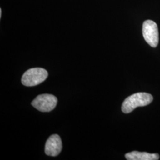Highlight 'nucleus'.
Listing matches in <instances>:
<instances>
[{
    "instance_id": "1",
    "label": "nucleus",
    "mask_w": 160,
    "mask_h": 160,
    "mask_svg": "<svg viewBox=\"0 0 160 160\" xmlns=\"http://www.w3.org/2000/svg\"><path fill=\"white\" fill-rule=\"evenodd\" d=\"M153 97L147 92H137L127 97L122 106V110L125 113H129L138 107H143L152 102Z\"/></svg>"
},
{
    "instance_id": "2",
    "label": "nucleus",
    "mask_w": 160,
    "mask_h": 160,
    "mask_svg": "<svg viewBox=\"0 0 160 160\" xmlns=\"http://www.w3.org/2000/svg\"><path fill=\"white\" fill-rule=\"evenodd\" d=\"M48 76V71L42 68L29 69L23 75L22 82L27 87L39 85L46 80Z\"/></svg>"
},
{
    "instance_id": "3",
    "label": "nucleus",
    "mask_w": 160,
    "mask_h": 160,
    "mask_svg": "<svg viewBox=\"0 0 160 160\" xmlns=\"http://www.w3.org/2000/svg\"><path fill=\"white\" fill-rule=\"evenodd\" d=\"M142 34L149 45L152 48L157 46L159 42V33L157 24L154 22L148 20L143 22Z\"/></svg>"
},
{
    "instance_id": "4",
    "label": "nucleus",
    "mask_w": 160,
    "mask_h": 160,
    "mask_svg": "<svg viewBox=\"0 0 160 160\" xmlns=\"http://www.w3.org/2000/svg\"><path fill=\"white\" fill-rule=\"evenodd\" d=\"M57 102V98L53 95L43 94L36 97L32 104L40 112H49L55 108Z\"/></svg>"
},
{
    "instance_id": "5",
    "label": "nucleus",
    "mask_w": 160,
    "mask_h": 160,
    "mask_svg": "<svg viewBox=\"0 0 160 160\" xmlns=\"http://www.w3.org/2000/svg\"><path fill=\"white\" fill-rule=\"evenodd\" d=\"M62 148V144L61 138L57 134H53L47 140L45 151L46 155L55 157L61 152Z\"/></svg>"
},
{
    "instance_id": "6",
    "label": "nucleus",
    "mask_w": 160,
    "mask_h": 160,
    "mask_svg": "<svg viewBox=\"0 0 160 160\" xmlns=\"http://www.w3.org/2000/svg\"><path fill=\"white\" fill-rule=\"evenodd\" d=\"M125 157L128 160H158L160 158V155L157 153L150 154L135 151L127 153Z\"/></svg>"
}]
</instances>
